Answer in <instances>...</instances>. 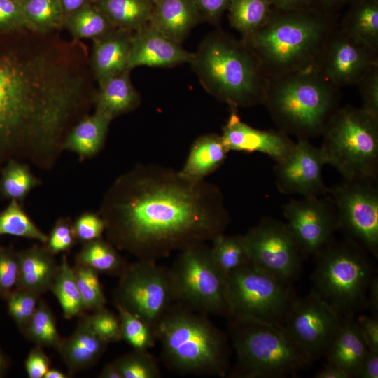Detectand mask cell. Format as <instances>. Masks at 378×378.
<instances>
[{"label": "cell", "mask_w": 378, "mask_h": 378, "mask_svg": "<svg viewBox=\"0 0 378 378\" xmlns=\"http://www.w3.org/2000/svg\"><path fill=\"white\" fill-rule=\"evenodd\" d=\"M354 377H378V351L368 350L356 371Z\"/></svg>", "instance_id": "db71d44e"}, {"label": "cell", "mask_w": 378, "mask_h": 378, "mask_svg": "<svg viewBox=\"0 0 378 378\" xmlns=\"http://www.w3.org/2000/svg\"><path fill=\"white\" fill-rule=\"evenodd\" d=\"M276 10L288 11L311 8L309 0H267Z\"/></svg>", "instance_id": "9f6ffc18"}, {"label": "cell", "mask_w": 378, "mask_h": 378, "mask_svg": "<svg viewBox=\"0 0 378 378\" xmlns=\"http://www.w3.org/2000/svg\"><path fill=\"white\" fill-rule=\"evenodd\" d=\"M38 297L17 288L6 296L8 314L21 331L24 330L34 315L38 304Z\"/></svg>", "instance_id": "7bdbcfd3"}, {"label": "cell", "mask_w": 378, "mask_h": 378, "mask_svg": "<svg viewBox=\"0 0 378 378\" xmlns=\"http://www.w3.org/2000/svg\"><path fill=\"white\" fill-rule=\"evenodd\" d=\"M194 53L149 23L133 32L128 69L140 66L168 67L190 63Z\"/></svg>", "instance_id": "ffe728a7"}, {"label": "cell", "mask_w": 378, "mask_h": 378, "mask_svg": "<svg viewBox=\"0 0 378 378\" xmlns=\"http://www.w3.org/2000/svg\"><path fill=\"white\" fill-rule=\"evenodd\" d=\"M340 27L378 51V0H351Z\"/></svg>", "instance_id": "f1b7e54d"}, {"label": "cell", "mask_w": 378, "mask_h": 378, "mask_svg": "<svg viewBox=\"0 0 378 378\" xmlns=\"http://www.w3.org/2000/svg\"><path fill=\"white\" fill-rule=\"evenodd\" d=\"M361 109L378 117V65L370 69L358 82Z\"/></svg>", "instance_id": "7dc6e473"}, {"label": "cell", "mask_w": 378, "mask_h": 378, "mask_svg": "<svg viewBox=\"0 0 378 378\" xmlns=\"http://www.w3.org/2000/svg\"><path fill=\"white\" fill-rule=\"evenodd\" d=\"M327 164L346 181H375L378 117L352 106L338 108L322 133Z\"/></svg>", "instance_id": "9c48e42d"}, {"label": "cell", "mask_w": 378, "mask_h": 378, "mask_svg": "<svg viewBox=\"0 0 378 378\" xmlns=\"http://www.w3.org/2000/svg\"><path fill=\"white\" fill-rule=\"evenodd\" d=\"M226 296L227 318L251 317L281 325L297 298L291 284L251 262L227 275Z\"/></svg>", "instance_id": "8fae6325"}, {"label": "cell", "mask_w": 378, "mask_h": 378, "mask_svg": "<svg viewBox=\"0 0 378 378\" xmlns=\"http://www.w3.org/2000/svg\"><path fill=\"white\" fill-rule=\"evenodd\" d=\"M83 59L65 42L0 46V171L17 158L48 167L64 149L89 99Z\"/></svg>", "instance_id": "6da1fadb"}, {"label": "cell", "mask_w": 378, "mask_h": 378, "mask_svg": "<svg viewBox=\"0 0 378 378\" xmlns=\"http://www.w3.org/2000/svg\"><path fill=\"white\" fill-rule=\"evenodd\" d=\"M77 238L74 225L66 219H59L53 227L48 238L47 248L52 254L69 251Z\"/></svg>", "instance_id": "c3c4849f"}, {"label": "cell", "mask_w": 378, "mask_h": 378, "mask_svg": "<svg viewBox=\"0 0 378 378\" xmlns=\"http://www.w3.org/2000/svg\"><path fill=\"white\" fill-rule=\"evenodd\" d=\"M99 377L102 378H122L113 363L106 364L102 369Z\"/></svg>", "instance_id": "94428289"}, {"label": "cell", "mask_w": 378, "mask_h": 378, "mask_svg": "<svg viewBox=\"0 0 378 378\" xmlns=\"http://www.w3.org/2000/svg\"><path fill=\"white\" fill-rule=\"evenodd\" d=\"M372 181H346L328 193L339 224L348 238L375 257L378 254V191Z\"/></svg>", "instance_id": "5bb4252c"}, {"label": "cell", "mask_w": 378, "mask_h": 378, "mask_svg": "<svg viewBox=\"0 0 378 378\" xmlns=\"http://www.w3.org/2000/svg\"><path fill=\"white\" fill-rule=\"evenodd\" d=\"M49 366V358L40 346L29 352L25 361V369L29 378H43Z\"/></svg>", "instance_id": "f907efd6"}, {"label": "cell", "mask_w": 378, "mask_h": 378, "mask_svg": "<svg viewBox=\"0 0 378 378\" xmlns=\"http://www.w3.org/2000/svg\"><path fill=\"white\" fill-rule=\"evenodd\" d=\"M169 270L174 303L205 315L228 316L226 276L205 243L180 251Z\"/></svg>", "instance_id": "30bf717a"}, {"label": "cell", "mask_w": 378, "mask_h": 378, "mask_svg": "<svg viewBox=\"0 0 378 378\" xmlns=\"http://www.w3.org/2000/svg\"><path fill=\"white\" fill-rule=\"evenodd\" d=\"M206 316L173 303L156 325L154 332L162 359L172 370L184 374H227V337Z\"/></svg>", "instance_id": "5b68a950"}, {"label": "cell", "mask_w": 378, "mask_h": 378, "mask_svg": "<svg viewBox=\"0 0 378 378\" xmlns=\"http://www.w3.org/2000/svg\"><path fill=\"white\" fill-rule=\"evenodd\" d=\"M220 136L228 152H259L276 162L286 158L295 144L288 134L280 130H261L249 126L241 120L235 109H232Z\"/></svg>", "instance_id": "d6986e66"}, {"label": "cell", "mask_w": 378, "mask_h": 378, "mask_svg": "<svg viewBox=\"0 0 378 378\" xmlns=\"http://www.w3.org/2000/svg\"><path fill=\"white\" fill-rule=\"evenodd\" d=\"M327 161L321 148L307 139H298L290 153L274 167L276 183L285 194L298 193L303 197L328 193L323 181L322 169Z\"/></svg>", "instance_id": "ac0fdd59"}, {"label": "cell", "mask_w": 378, "mask_h": 378, "mask_svg": "<svg viewBox=\"0 0 378 378\" xmlns=\"http://www.w3.org/2000/svg\"><path fill=\"white\" fill-rule=\"evenodd\" d=\"M28 29L49 34L63 27L64 13L61 0H20Z\"/></svg>", "instance_id": "d6a6232c"}, {"label": "cell", "mask_w": 378, "mask_h": 378, "mask_svg": "<svg viewBox=\"0 0 378 378\" xmlns=\"http://www.w3.org/2000/svg\"><path fill=\"white\" fill-rule=\"evenodd\" d=\"M343 316L312 291L296 298L284 326L299 347L313 360L326 354Z\"/></svg>", "instance_id": "9a60e30c"}, {"label": "cell", "mask_w": 378, "mask_h": 378, "mask_svg": "<svg viewBox=\"0 0 378 378\" xmlns=\"http://www.w3.org/2000/svg\"><path fill=\"white\" fill-rule=\"evenodd\" d=\"M190 64L205 90L232 109L263 103L268 78L242 39L212 33L201 43Z\"/></svg>", "instance_id": "277c9868"}, {"label": "cell", "mask_w": 378, "mask_h": 378, "mask_svg": "<svg viewBox=\"0 0 378 378\" xmlns=\"http://www.w3.org/2000/svg\"><path fill=\"white\" fill-rule=\"evenodd\" d=\"M7 368V360L4 354L0 349V377H1L5 372Z\"/></svg>", "instance_id": "be15d7a7"}, {"label": "cell", "mask_w": 378, "mask_h": 378, "mask_svg": "<svg viewBox=\"0 0 378 378\" xmlns=\"http://www.w3.org/2000/svg\"><path fill=\"white\" fill-rule=\"evenodd\" d=\"M133 32L115 28L93 40L90 64L97 83L128 69Z\"/></svg>", "instance_id": "44dd1931"}, {"label": "cell", "mask_w": 378, "mask_h": 378, "mask_svg": "<svg viewBox=\"0 0 378 378\" xmlns=\"http://www.w3.org/2000/svg\"><path fill=\"white\" fill-rule=\"evenodd\" d=\"M89 320L94 331L107 343L121 340L119 318L105 307L89 316Z\"/></svg>", "instance_id": "bcb514c9"}, {"label": "cell", "mask_w": 378, "mask_h": 378, "mask_svg": "<svg viewBox=\"0 0 378 378\" xmlns=\"http://www.w3.org/2000/svg\"><path fill=\"white\" fill-rule=\"evenodd\" d=\"M369 349L356 321L343 316L341 324L326 353L328 362L354 377Z\"/></svg>", "instance_id": "d4e9b609"}, {"label": "cell", "mask_w": 378, "mask_h": 378, "mask_svg": "<svg viewBox=\"0 0 378 378\" xmlns=\"http://www.w3.org/2000/svg\"><path fill=\"white\" fill-rule=\"evenodd\" d=\"M351 0H309L310 8L324 14L335 15Z\"/></svg>", "instance_id": "11a10c76"}, {"label": "cell", "mask_w": 378, "mask_h": 378, "mask_svg": "<svg viewBox=\"0 0 378 378\" xmlns=\"http://www.w3.org/2000/svg\"><path fill=\"white\" fill-rule=\"evenodd\" d=\"M113 119L96 111L82 118L68 132L63 148L88 157L97 153L104 144L110 122Z\"/></svg>", "instance_id": "83f0119b"}, {"label": "cell", "mask_w": 378, "mask_h": 378, "mask_svg": "<svg viewBox=\"0 0 378 378\" xmlns=\"http://www.w3.org/2000/svg\"><path fill=\"white\" fill-rule=\"evenodd\" d=\"M1 173L0 192L10 200L22 201L38 184L29 167L16 160H10Z\"/></svg>", "instance_id": "8d00e7d4"}, {"label": "cell", "mask_w": 378, "mask_h": 378, "mask_svg": "<svg viewBox=\"0 0 378 378\" xmlns=\"http://www.w3.org/2000/svg\"><path fill=\"white\" fill-rule=\"evenodd\" d=\"M127 69L98 82L94 93L95 110L114 118L127 113L140 103V97L134 88Z\"/></svg>", "instance_id": "484cf974"}, {"label": "cell", "mask_w": 378, "mask_h": 378, "mask_svg": "<svg viewBox=\"0 0 378 378\" xmlns=\"http://www.w3.org/2000/svg\"><path fill=\"white\" fill-rule=\"evenodd\" d=\"M369 350L378 351V318L374 316H361L356 321Z\"/></svg>", "instance_id": "f5cc1de1"}, {"label": "cell", "mask_w": 378, "mask_h": 378, "mask_svg": "<svg viewBox=\"0 0 378 378\" xmlns=\"http://www.w3.org/2000/svg\"><path fill=\"white\" fill-rule=\"evenodd\" d=\"M113 363L122 378H159L162 376L156 359L147 351L134 350Z\"/></svg>", "instance_id": "60d3db41"}, {"label": "cell", "mask_w": 378, "mask_h": 378, "mask_svg": "<svg viewBox=\"0 0 378 378\" xmlns=\"http://www.w3.org/2000/svg\"><path fill=\"white\" fill-rule=\"evenodd\" d=\"M66 376L57 369H49L43 378H66Z\"/></svg>", "instance_id": "6125c7cd"}, {"label": "cell", "mask_w": 378, "mask_h": 378, "mask_svg": "<svg viewBox=\"0 0 378 378\" xmlns=\"http://www.w3.org/2000/svg\"><path fill=\"white\" fill-rule=\"evenodd\" d=\"M57 299L66 319L80 315L85 309L78 290L74 269L63 255L59 271L50 290Z\"/></svg>", "instance_id": "e575fe53"}, {"label": "cell", "mask_w": 378, "mask_h": 378, "mask_svg": "<svg viewBox=\"0 0 378 378\" xmlns=\"http://www.w3.org/2000/svg\"><path fill=\"white\" fill-rule=\"evenodd\" d=\"M227 10L231 25L245 40L267 23L273 8L267 0H230Z\"/></svg>", "instance_id": "4dcf8cb0"}, {"label": "cell", "mask_w": 378, "mask_h": 378, "mask_svg": "<svg viewBox=\"0 0 378 378\" xmlns=\"http://www.w3.org/2000/svg\"><path fill=\"white\" fill-rule=\"evenodd\" d=\"M227 318L237 355L232 377H284L313 363L284 325L251 317Z\"/></svg>", "instance_id": "52a82bcc"}, {"label": "cell", "mask_w": 378, "mask_h": 378, "mask_svg": "<svg viewBox=\"0 0 378 378\" xmlns=\"http://www.w3.org/2000/svg\"><path fill=\"white\" fill-rule=\"evenodd\" d=\"M4 234L33 239L44 244L47 243L48 238L15 200H10L8 206L0 214V236Z\"/></svg>", "instance_id": "f35d334b"}, {"label": "cell", "mask_w": 378, "mask_h": 378, "mask_svg": "<svg viewBox=\"0 0 378 378\" xmlns=\"http://www.w3.org/2000/svg\"><path fill=\"white\" fill-rule=\"evenodd\" d=\"M227 153L220 135L200 136L191 146L181 171L190 177L204 179L223 164Z\"/></svg>", "instance_id": "4316f807"}, {"label": "cell", "mask_w": 378, "mask_h": 378, "mask_svg": "<svg viewBox=\"0 0 378 378\" xmlns=\"http://www.w3.org/2000/svg\"><path fill=\"white\" fill-rule=\"evenodd\" d=\"M251 262L291 284L304 255L287 223L265 217L241 235Z\"/></svg>", "instance_id": "4fadbf2b"}, {"label": "cell", "mask_w": 378, "mask_h": 378, "mask_svg": "<svg viewBox=\"0 0 378 378\" xmlns=\"http://www.w3.org/2000/svg\"><path fill=\"white\" fill-rule=\"evenodd\" d=\"M314 256L313 291L344 317L365 307L374 270L365 249L349 238L332 240Z\"/></svg>", "instance_id": "ba28073f"}, {"label": "cell", "mask_w": 378, "mask_h": 378, "mask_svg": "<svg viewBox=\"0 0 378 378\" xmlns=\"http://www.w3.org/2000/svg\"><path fill=\"white\" fill-rule=\"evenodd\" d=\"M23 332L37 346L52 347L57 350L63 339L57 331L52 312L42 302H38L34 315Z\"/></svg>", "instance_id": "74e56055"}, {"label": "cell", "mask_w": 378, "mask_h": 378, "mask_svg": "<svg viewBox=\"0 0 378 378\" xmlns=\"http://www.w3.org/2000/svg\"><path fill=\"white\" fill-rule=\"evenodd\" d=\"M153 3L156 1V0H151Z\"/></svg>", "instance_id": "e7e4bbea"}, {"label": "cell", "mask_w": 378, "mask_h": 378, "mask_svg": "<svg viewBox=\"0 0 378 378\" xmlns=\"http://www.w3.org/2000/svg\"><path fill=\"white\" fill-rule=\"evenodd\" d=\"M18 269V253L11 248L0 247V296L6 298L16 286Z\"/></svg>", "instance_id": "f6af8a7d"}, {"label": "cell", "mask_w": 378, "mask_h": 378, "mask_svg": "<svg viewBox=\"0 0 378 378\" xmlns=\"http://www.w3.org/2000/svg\"><path fill=\"white\" fill-rule=\"evenodd\" d=\"M19 259L16 288L40 296L50 290L59 265L47 247L34 246L18 252Z\"/></svg>", "instance_id": "cb8c5ba5"}, {"label": "cell", "mask_w": 378, "mask_h": 378, "mask_svg": "<svg viewBox=\"0 0 378 378\" xmlns=\"http://www.w3.org/2000/svg\"><path fill=\"white\" fill-rule=\"evenodd\" d=\"M316 378H350V376L339 366L328 362L321 370L318 372Z\"/></svg>", "instance_id": "680465c9"}, {"label": "cell", "mask_w": 378, "mask_h": 378, "mask_svg": "<svg viewBox=\"0 0 378 378\" xmlns=\"http://www.w3.org/2000/svg\"><path fill=\"white\" fill-rule=\"evenodd\" d=\"M102 217L108 241L153 262L211 241L230 221L216 185L155 164L119 177L105 195Z\"/></svg>", "instance_id": "7a4b0ae2"}, {"label": "cell", "mask_w": 378, "mask_h": 378, "mask_svg": "<svg viewBox=\"0 0 378 378\" xmlns=\"http://www.w3.org/2000/svg\"><path fill=\"white\" fill-rule=\"evenodd\" d=\"M378 65L377 51L335 25L324 44L316 69L337 88L357 84Z\"/></svg>", "instance_id": "e0dca14e"}, {"label": "cell", "mask_w": 378, "mask_h": 378, "mask_svg": "<svg viewBox=\"0 0 378 378\" xmlns=\"http://www.w3.org/2000/svg\"><path fill=\"white\" fill-rule=\"evenodd\" d=\"M95 0H61L64 16L69 15L88 5L94 4Z\"/></svg>", "instance_id": "91938a15"}, {"label": "cell", "mask_w": 378, "mask_h": 378, "mask_svg": "<svg viewBox=\"0 0 378 378\" xmlns=\"http://www.w3.org/2000/svg\"><path fill=\"white\" fill-rule=\"evenodd\" d=\"M340 97L339 88L310 69L269 77L262 104L280 131L308 139L322 134Z\"/></svg>", "instance_id": "8992f818"}, {"label": "cell", "mask_w": 378, "mask_h": 378, "mask_svg": "<svg viewBox=\"0 0 378 378\" xmlns=\"http://www.w3.org/2000/svg\"><path fill=\"white\" fill-rule=\"evenodd\" d=\"M78 265L99 272L120 276L127 265L109 241L101 238L85 244L76 255Z\"/></svg>", "instance_id": "836d02e7"}, {"label": "cell", "mask_w": 378, "mask_h": 378, "mask_svg": "<svg viewBox=\"0 0 378 378\" xmlns=\"http://www.w3.org/2000/svg\"><path fill=\"white\" fill-rule=\"evenodd\" d=\"M202 20L204 19L192 0H156L148 23L181 43Z\"/></svg>", "instance_id": "603a6c76"}, {"label": "cell", "mask_w": 378, "mask_h": 378, "mask_svg": "<svg viewBox=\"0 0 378 378\" xmlns=\"http://www.w3.org/2000/svg\"><path fill=\"white\" fill-rule=\"evenodd\" d=\"M115 307L119 314L121 340L125 341L134 350L147 351L153 347L157 341L154 329L122 307Z\"/></svg>", "instance_id": "ab89813d"}, {"label": "cell", "mask_w": 378, "mask_h": 378, "mask_svg": "<svg viewBox=\"0 0 378 378\" xmlns=\"http://www.w3.org/2000/svg\"><path fill=\"white\" fill-rule=\"evenodd\" d=\"M29 30L20 0H0V34Z\"/></svg>", "instance_id": "ee69618b"}, {"label": "cell", "mask_w": 378, "mask_h": 378, "mask_svg": "<svg viewBox=\"0 0 378 378\" xmlns=\"http://www.w3.org/2000/svg\"><path fill=\"white\" fill-rule=\"evenodd\" d=\"M204 20L218 23L223 13L227 10L230 0H192Z\"/></svg>", "instance_id": "816d5d0a"}, {"label": "cell", "mask_w": 378, "mask_h": 378, "mask_svg": "<svg viewBox=\"0 0 378 378\" xmlns=\"http://www.w3.org/2000/svg\"><path fill=\"white\" fill-rule=\"evenodd\" d=\"M115 290V303L153 329L174 302L169 268L139 260L127 265Z\"/></svg>", "instance_id": "7c38bea8"}, {"label": "cell", "mask_w": 378, "mask_h": 378, "mask_svg": "<svg viewBox=\"0 0 378 378\" xmlns=\"http://www.w3.org/2000/svg\"><path fill=\"white\" fill-rule=\"evenodd\" d=\"M94 4L115 28L132 31L148 24L153 8L151 0H95Z\"/></svg>", "instance_id": "f546056e"}, {"label": "cell", "mask_w": 378, "mask_h": 378, "mask_svg": "<svg viewBox=\"0 0 378 378\" xmlns=\"http://www.w3.org/2000/svg\"><path fill=\"white\" fill-rule=\"evenodd\" d=\"M108 343L92 327L89 316L82 317L73 334L62 339L58 349L69 373L93 366L104 354Z\"/></svg>", "instance_id": "7402d4cb"}, {"label": "cell", "mask_w": 378, "mask_h": 378, "mask_svg": "<svg viewBox=\"0 0 378 378\" xmlns=\"http://www.w3.org/2000/svg\"><path fill=\"white\" fill-rule=\"evenodd\" d=\"M211 241L212 258L226 276L230 272L251 263L241 234L229 236L221 233Z\"/></svg>", "instance_id": "d590c367"}, {"label": "cell", "mask_w": 378, "mask_h": 378, "mask_svg": "<svg viewBox=\"0 0 378 378\" xmlns=\"http://www.w3.org/2000/svg\"><path fill=\"white\" fill-rule=\"evenodd\" d=\"M283 212L304 255H315L332 240L339 228L335 206L328 193L291 200L284 205Z\"/></svg>", "instance_id": "2e32d148"}, {"label": "cell", "mask_w": 378, "mask_h": 378, "mask_svg": "<svg viewBox=\"0 0 378 378\" xmlns=\"http://www.w3.org/2000/svg\"><path fill=\"white\" fill-rule=\"evenodd\" d=\"M73 269L85 309L96 312L104 308L106 298L99 281V273L88 267L78 264Z\"/></svg>", "instance_id": "b9f144b4"}, {"label": "cell", "mask_w": 378, "mask_h": 378, "mask_svg": "<svg viewBox=\"0 0 378 378\" xmlns=\"http://www.w3.org/2000/svg\"><path fill=\"white\" fill-rule=\"evenodd\" d=\"M73 225L77 239L84 242L101 238L106 229L103 218L92 213L82 214Z\"/></svg>", "instance_id": "681fc988"}, {"label": "cell", "mask_w": 378, "mask_h": 378, "mask_svg": "<svg viewBox=\"0 0 378 378\" xmlns=\"http://www.w3.org/2000/svg\"><path fill=\"white\" fill-rule=\"evenodd\" d=\"M365 307H368L372 316H377L378 312V279L374 276L370 281L367 293Z\"/></svg>", "instance_id": "6f0895ef"}, {"label": "cell", "mask_w": 378, "mask_h": 378, "mask_svg": "<svg viewBox=\"0 0 378 378\" xmlns=\"http://www.w3.org/2000/svg\"><path fill=\"white\" fill-rule=\"evenodd\" d=\"M335 15L312 8L276 10L267 23L243 40L259 59L264 73L274 77L316 69Z\"/></svg>", "instance_id": "3957f363"}, {"label": "cell", "mask_w": 378, "mask_h": 378, "mask_svg": "<svg viewBox=\"0 0 378 378\" xmlns=\"http://www.w3.org/2000/svg\"><path fill=\"white\" fill-rule=\"evenodd\" d=\"M63 27L69 31L74 41L81 39L93 41L115 29L94 4L65 16Z\"/></svg>", "instance_id": "1f68e13d"}]
</instances>
